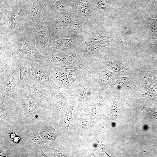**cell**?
<instances>
[{
    "mask_svg": "<svg viewBox=\"0 0 157 157\" xmlns=\"http://www.w3.org/2000/svg\"><path fill=\"white\" fill-rule=\"evenodd\" d=\"M28 83L35 95L47 105H51L52 87L50 82L42 83L33 77Z\"/></svg>",
    "mask_w": 157,
    "mask_h": 157,
    "instance_id": "obj_7",
    "label": "cell"
},
{
    "mask_svg": "<svg viewBox=\"0 0 157 157\" xmlns=\"http://www.w3.org/2000/svg\"><path fill=\"white\" fill-rule=\"evenodd\" d=\"M93 85H94L90 79L70 89L65 90L70 96H72L76 99L78 108L87 106L89 100L87 96V91Z\"/></svg>",
    "mask_w": 157,
    "mask_h": 157,
    "instance_id": "obj_6",
    "label": "cell"
},
{
    "mask_svg": "<svg viewBox=\"0 0 157 157\" xmlns=\"http://www.w3.org/2000/svg\"><path fill=\"white\" fill-rule=\"evenodd\" d=\"M8 150L6 149L1 148L0 149V156H8L9 154Z\"/></svg>",
    "mask_w": 157,
    "mask_h": 157,
    "instance_id": "obj_30",
    "label": "cell"
},
{
    "mask_svg": "<svg viewBox=\"0 0 157 157\" xmlns=\"http://www.w3.org/2000/svg\"><path fill=\"white\" fill-rule=\"evenodd\" d=\"M31 74L36 79L43 84L49 82L52 64L44 65L34 62H31Z\"/></svg>",
    "mask_w": 157,
    "mask_h": 157,
    "instance_id": "obj_13",
    "label": "cell"
},
{
    "mask_svg": "<svg viewBox=\"0 0 157 157\" xmlns=\"http://www.w3.org/2000/svg\"></svg>",
    "mask_w": 157,
    "mask_h": 157,
    "instance_id": "obj_34",
    "label": "cell"
},
{
    "mask_svg": "<svg viewBox=\"0 0 157 157\" xmlns=\"http://www.w3.org/2000/svg\"><path fill=\"white\" fill-rule=\"evenodd\" d=\"M113 102V105L111 108L110 113L108 115H102V116L106 115L110 116L111 119L115 117H117L119 114L121 107L122 106V103L119 99H112Z\"/></svg>",
    "mask_w": 157,
    "mask_h": 157,
    "instance_id": "obj_26",
    "label": "cell"
},
{
    "mask_svg": "<svg viewBox=\"0 0 157 157\" xmlns=\"http://www.w3.org/2000/svg\"><path fill=\"white\" fill-rule=\"evenodd\" d=\"M19 74V70L17 65L6 74L0 77V94L16 99L12 88L14 82L20 79Z\"/></svg>",
    "mask_w": 157,
    "mask_h": 157,
    "instance_id": "obj_5",
    "label": "cell"
},
{
    "mask_svg": "<svg viewBox=\"0 0 157 157\" xmlns=\"http://www.w3.org/2000/svg\"><path fill=\"white\" fill-rule=\"evenodd\" d=\"M106 91H107L104 89H99L98 94L94 101L87 106L89 109L88 115H90L91 119L92 117L96 115L102 108L106 99L104 94Z\"/></svg>",
    "mask_w": 157,
    "mask_h": 157,
    "instance_id": "obj_19",
    "label": "cell"
},
{
    "mask_svg": "<svg viewBox=\"0 0 157 157\" xmlns=\"http://www.w3.org/2000/svg\"><path fill=\"white\" fill-rule=\"evenodd\" d=\"M49 59L52 64H56L68 59L71 55H68L47 47L42 54Z\"/></svg>",
    "mask_w": 157,
    "mask_h": 157,
    "instance_id": "obj_20",
    "label": "cell"
},
{
    "mask_svg": "<svg viewBox=\"0 0 157 157\" xmlns=\"http://www.w3.org/2000/svg\"><path fill=\"white\" fill-rule=\"evenodd\" d=\"M74 11L86 26L90 27L94 24L91 4L88 0H76Z\"/></svg>",
    "mask_w": 157,
    "mask_h": 157,
    "instance_id": "obj_10",
    "label": "cell"
},
{
    "mask_svg": "<svg viewBox=\"0 0 157 157\" xmlns=\"http://www.w3.org/2000/svg\"><path fill=\"white\" fill-rule=\"evenodd\" d=\"M96 123L91 119L82 118L78 122L75 124L76 130L81 133H85L90 131L94 127Z\"/></svg>",
    "mask_w": 157,
    "mask_h": 157,
    "instance_id": "obj_23",
    "label": "cell"
},
{
    "mask_svg": "<svg viewBox=\"0 0 157 157\" xmlns=\"http://www.w3.org/2000/svg\"><path fill=\"white\" fill-rule=\"evenodd\" d=\"M40 134L43 142L44 143H50L55 140L56 138L55 129L51 126L44 127Z\"/></svg>",
    "mask_w": 157,
    "mask_h": 157,
    "instance_id": "obj_22",
    "label": "cell"
},
{
    "mask_svg": "<svg viewBox=\"0 0 157 157\" xmlns=\"http://www.w3.org/2000/svg\"></svg>",
    "mask_w": 157,
    "mask_h": 157,
    "instance_id": "obj_33",
    "label": "cell"
},
{
    "mask_svg": "<svg viewBox=\"0 0 157 157\" xmlns=\"http://www.w3.org/2000/svg\"><path fill=\"white\" fill-rule=\"evenodd\" d=\"M78 17L77 13L74 10L61 15L53 21L60 32L63 37L65 38V30L72 22Z\"/></svg>",
    "mask_w": 157,
    "mask_h": 157,
    "instance_id": "obj_15",
    "label": "cell"
},
{
    "mask_svg": "<svg viewBox=\"0 0 157 157\" xmlns=\"http://www.w3.org/2000/svg\"><path fill=\"white\" fill-rule=\"evenodd\" d=\"M82 39L61 38L52 42L47 47L67 55H72Z\"/></svg>",
    "mask_w": 157,
    "mask_h": 157,
    "instance_id": "obj_9",
    "label": "cell"
},
{
    "mask_svg": "<svg viewBox=\"0 0 157 157\" xmlns=\"http://www.w3.org/2000/svg\"><path fill=\"white\" fill-rule=\"evenodd\" d=\"M30 62L39 63L43 65L52 64L51 61L42 55L37 48L35 45H32L28 48L21 56Z\"/></svg>",
    "mask_w": 157,
    "mask_h": 157,
    "instance_id": "obj_16",
    "label": "cell"
},
{
    "mask_svg": "<svg viewBox=\"0 0 157 157\" xmlns=\"http://www.w3.org/2000/svg\"><path fill=\"white\" fill-rule=\"evenodd\" d=\"M108 0L110 1H114V0Z\"/></svg>",
    "mask_w": 157,
    "mask_h": 157,
    "instance_id": "obj_32",
    "label": "cell"
},
{
    "mask_svg": "<svg viewBox=\"0 0 157 157\" xmlns=\"http://www.w3.org/2000/svg\"><path fill=\"white\" fill-rule=\"evenodd\" d=\"M96 137L97 136H96L95 139L94 140L91 145L92 147L91 148H92V151L94 153H95V152L98 154H102V153H105L108 156L110 157V156L107 154L105 151V145L102 144L101 142L98 141Z\"/></svg>",
    "mask_w": 157,
    "mask_h": 157,
    "instance_id": "obj_27",
    "label": "cell"
},
{
    "mask_svg": "<svg viewBox=\"0 0 157 157\" xmlns=\"http://www.w3.org/2000/svg\"><path fill=\"white\" fill-rule=\"evenodd\" d=\"M100 58L106 67L114 73L121 75L123 76L129 75L131 72L132 71V67L125 65L116 58L106 56L101 54Z\"/></svg>",
    "mask_w": 157,
    "mask_h": 157,
    "instance_id": "obj_8",
    "label": "cell"
},
{
    "mask_svg": "<svg viewBox=\"0 0 157 157\" xmlns=\"http://www.w3.org/2000/svg\"><path fill=\"white\" fill-rule=\"evenodd\" d=\"M49 82L53 88L68 89L72 88L67 74L57 70L52 66L50 72Z\"/></svg>",
    "mask_w": 157,
    "mask_h": 157,
    "instance_id": "obj_12",
    "label": "cell"
},
{
    "mask_svg": "<svg viewBox=\"0 0 157 157\" xmlns=\"http://www.w3.org/2000/svg\"><path fill=\"white\" fill-rule=\"evenodd\" d=\"M87 69L90 72L93 83L99 90H111L114 82L123 76L110 71L99 58L94 59L89 65Z\"/></svg>",
    "mask_w": 157,
    "mask_h": 157,
    "instance_id": "obj_2",
    "label": "cell"
},
{
    "mask_svg": "<svg viewBox=\"0 0 157 157\" xmlns=\"http://www.w3.org/2000/svg\"><path fill=\"white\" fill-rule=\"evenodd\" d=\"M68 94L64 89H56L52 88L51 105L57 114L61 115L67 108V96Z\"/></svg>",
    "mask_w": 157,
    "mask_h": 157,
    "instance_id": "obj_11",
    "label": "cell"
},
{
    "mask_svg": "<svg viewBox=\"0 0 157 157\" xmlns=\"http://www.w3.org/2000/svg\"><path fill=\"white\" fill-rule=\"evenodd\" d=\"M32 10L14 8L1 10L0 34L16 35L31 25Z\"/></svg>",
    "mask_w": 157,
    "mask_h": 157,
    "instance_id": "obj_1",
    "label": "cell"
},
{
    "mask_svg": "<svg viewBox=\"0 0 157 157\" xmlns=\"http://www.w3.org/2000/svg\"><path fill=\"white\" fill-rule=\"evenodd\" d=\"M35 40V46L42 54L45 48L52 42L63 38L52 22L48 25L31 24Z\"/></svg>",
    "mask_w": 157,
    "mask_h": 157,
    "instance_id": "obj_3",
    "label": "cell"
},
{
    "mask_svg": "<svg viewBox=\"0 0 157 157\" xmlns=\"http://www.w3.org/2000/svg\"><path fill=\"white\" fill-rule=\"evenodd\" d=\"M74 105L73 104H71L67 109L66 114L62 122L63 127L67 133H68V129L69 128L70 124L73 121L72 117V113L74 108Z\"/></svg>",
    "mask_w": 157,
    "mask_h": 157,
    "instance_id": "obj_25",
    "label": "cell"
},
{
    "mask_svg": "<svg viewBox=\"0 0 157 157\" xmlns=\"http://www.w3.org/2000/svg\"><path fill=\"white\" fill-rule=\"evenodd\" d=\"M137 82L131 76L119 77L114 83L111 90L127 92L134 91L137 89Z\"/></svg>",
    "mask_w": 157,
    "mask_h": 157,
    "instance_id": "obj_14",
    "label": "cell"
},
{
    "mask_svg": "<svg viewBox=\"0 0 157 157\" xmlns=\"http://www.w3.org/2000/svg\"><path fill=\"white\" fill-rule=\"evenodd\" d=\"M0 77L17 65L15 56L10 53L0 52Z\"/></svg>",
    "mask_w": 157,
    "mask_h": 157,
    "instance_id": "obj_18",
    "label": "cell"
},
{
    "mask_svg": "<svg viewBox=\"0 0 157 157\" xmlns=\"http://www.w3.org/2000/svg\"><path fill=\"white\" fill-rule=\"evenodd\" d=\"M11 42V53L15 56H21L29 47L35 45V38L31 25L17 34L12 35Z\"/></svg>",
    "mask_w": 157,
    "mask_h": 157,
    "instance_id": "obj_4",
    "label": "cell"
},
{
    "mask_svg": "<svg viewBox=\"0 0 157 157\" xmlns=\"http://www.w3.org/2000/svg\"><path fill=\"white\" fill-rule=\"evenodd\" d=\"M15 57L20 72V81L23 82L29 81L33 77L31 72V62L21 56Z\"/></svg>",
    "mask_w": 157,
    "mask_h": 157,
    "instance_id": "obj_17",
    "label": "cell"
},
{
    "mask_svg": "<svg viewBox=\"0 0 157 157\" xmlns=\"http://www.w3.org/2000/svg\"><path fill=\"white\" fill-rule=\"evenodd\" d=\"M31 140L32 142L36 144H41L43 142L40 136L37 132L31 134Z\"/></svg>",
    "mask_w": 157,
    "mask_h": 157,
    "instance_id": "obj_29",
    "label": "cell"
},
{
    "mask_svg": "<svg viewBox=\"0 0 157 157\" xmlns=\"http://www.w3.org/2000/svg\"><path fill=\"white\" fill-rule=\"evenodd\" d=\"M143 110L147 111L146 113L149 115L151 118L154 120L157 121V110L155 109L151 108H149L147 107L143 108Z\"/></svg>",
    "mask_w": 157,
    "mask_h": 157,
    "instance_id": "obj_28",
    "label": "cell"
},
{
    "mask_svg": "<svg viewBox=\"0 0 157 157\" xmlns=\"http://www.w3.org/2000/svg\"><path fill=\"white\" fill-rule=\"evenodd\" d=\"M155 70L153 68L149 69L144 72V78L145 80L140 88V90L147 91L154 85L155 81Z\"/></svg>",
    "mask_w": 157,
    "mask_h": 157,
    "instance_id": "obj_24",
    "label": "cell"
},
{
    "mask_svg": "<svg viewBox=\"0 0 157 157\" xmlns=\"http://www.w3.org/2000/svg\"><path fill=\"white\" fill-rule=\"evenodd\" d=\"M148 1L152 4H154L156 3L157 0H147Z\"/></svg>",
    "mask_w": 157,
    "mask_h": 157,
    "instance_id": "obj_31",
    "label": "cell"
},
{
    "mask_svg": "<svg viewBox=\"0 0 157 157\" xmlns=\"http://www.w3.org/2000/svg\"><path fill=\"white\" fill-rule=\"evenodd\" d=\"M138 95L146 98L151 106L157 110V83L153 85L146 93H139Z\"/></svg>",
    "mask_w": 157,
    "mask_h": 157,
    "instance_id": "obj_21",
    "label": "cell"
}]
</instances>
